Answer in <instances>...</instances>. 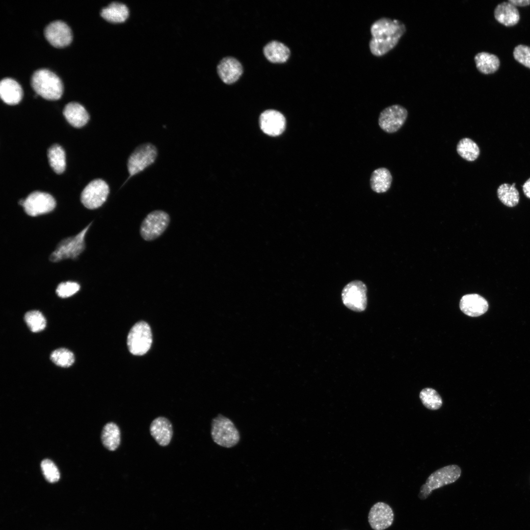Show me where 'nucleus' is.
Returning <instances> with one entry per match:
<instances>
[{
    "label": "nucleus",
    "mask_w": 530,
    "mask_h": 530,
    "mask_svg": "<svg viewBox=\"0 0 530 530\" xmlns=\"http://www.w3.org/2000/svg\"><path fill=\"white\" fill-rule=\"evenodd\" d=\"M406 29L405 24L398 20L382 17L376 20L370 28L371 53L376 56L387 53L397 45Z\"/></svg>",
    "instance_id": "f257e3e1"
},
{
    "label": "nucleus",
    "mask_w": 530,
    "mask_h": 530,
    "mask_svg": "<svg viewBox=\"0 0 530 530\" xmlns=\"http://www.w3.org/2000/svg\"><path fill=\"white\" fill-rule=\"evenodd\" d=\"M32 87L36 94L48 100H56L63 93V85L60 78L47 69H40L33 74Z\"/></svg>",
    "instance_id": "f03ea898"
},
{
    "label": "nucleus",
    "mask_w": 530,
    "mask_h": 530,
    "mask_svg": "<svg viewBox=\"0 0 530 530\" xmlns=\"http://www.w3.org/2000/svg\"><path fill=\"white\" fill-rule=\"evenodd\" d=\"M461 474V468L453 464L442 467L431 474L423 484L418 494L421 500L427 499L434 490L456 481Z\"/></svg>",
    "instance_id": "7ed1b4c3"
},
{
    "label": "nucleus",
    "mask_w": 530,
    "mask_h": 530,
    "mask_svg": "<svg viewBox=\"0 0 530 530\" xmlns=\"http://www.w3.org/2000/svg\"><path fill=\"white\" fill-rule=\"evenodd\" d=\"M211 435L216 444L225 448L235 446L240 439L239 432L233 422L221 414L212 421Z\"/></svg>",
    "instance_id": "20e7f679"
},
{
    "label": "nucleus",
    "mask_w": 530,
    "mask_h": 530,
    "mask_svg": "<svg viewBox=\"0 0 530 530\" xmlns=\"http://www.w3.org/2000/svg\"><path fill=\"white\" fill-rule=\"evenodd\" d=\"M170 222V215L166 212L160 210L153 211L142 220L139 229L140 236L146 241H153L165 232Z\"/></svg>",
    "instance_id": "39448f33"
},
{
    "label": "nucleus",
    "mask_w": 530,
    "mask_h": 530,
    "mask_svg": "<svg viewBox=\"0 0 530 530\" xmlns=\"http://www.w3.org/2000/svg\"><path fill=\"white\" fill-rule=\"evenodd\" d=\"M152 342L151 328L147 323L139 321L131 329L127 337V345L130 352L141 356L150 349Z\"/></svg>",
    "instance_id": "423d86ee"
},
{
    "label": "nucleus",
    "mask_w": 530,
    "mask_h": 530,
    "mask_svg": "<svg viewBox=\"0 0 530 530\" xmlns=\"http://www.w3.org/2000/svg\"><path fill=\"white\" fill-rule=\"evenodd\" d=\"M90 224L76 236L62 240L51 254L50 259L56 262L71 258L75 259L83 251L85 248L84 238Z\"/></svg>",
    "instance_id": "0eeeda50"
},
{
    "label": "nucleus",
    "mask_w": 530,
    "mask_h": 530,
    "mask_svg": "<svg viewBox=\"0 0 530 530\" xmlns=\"http://www.w3.org/2000/svg\"><path fill=\"white\" fill-rule=\"evenodd\" d=\"M367 288L360 280H354L344 286L342 292L344 304L350 310L360 312L364 311L367 305Z\"/></svg>",
    "instance_id": "6e6552de"
},
{
    "label": "nucleus",
    "mask_w": 530,
    "mask_h": 530,
    "mask_svg": "<svg viewBox=\"0 0 530 530\" xmlns=\"http://www.w3.org/2000/svg\"><path fill=\"white\" fill-rule=\"evenodd\" d=\"M158 152L153 144L147 143L138 146L130 156L127 163L130 177L142 171L156 160Z\"/></svg>",
    "instance_id": "1a4fd4ad"
},
{
    "label": "nucleus",
    "mask_w": 530,
    "mask_h": 530,
    "mask_svg": "<svg viewBox=\"0 0 530 530\" xmlns=\"http://www.w3.org/2000/svg\"><path fill=\"white\" fill-rule=\"evenodd\" d=\"M109 193L107 183L100 179L90 182L81 192L80 200L82 204L89 209L100 207L106 202Z\"/></svg>",
    "instance_id": "9d476101"
},
{
    "label": "nucleus",
    "mask_w": 530,
    "mask_h": 530,
    "mask_svg": "<svg viewBox=\"0 0 530 530\" xmlns=\"http://www.w3.org/2000/svg\"><path fill=\"white\" fill-rule=\"evenodd\" d=\"M408 116L407 109L399 105L389 106L382 110L378 117L380 128L387 133L397 132L404 124Z\"/></svg>",
    "instance_id": "9b49d317"
},
{
    "label": "nucleus",
    "mask_w": 530,
    "mask_h": 530,
    "mask_svg": "<svg viewBox=\"0 0 530 530\" xmlns=\"http://www.w3.org/2000/svg\"><path fill=\"white\" fill-rule=\"evenodd\" d=\"M55 205V201L51 195L36 191L27 196L22 206L28 215L36 216L52 211Z\"/></svg>",
    "instance_id": "f8f14e48"
},
{
    "label": "nucleus",
    "mask_w": 530,
    "mask_h": 530,
    "mask_svg": "<svg viewBox=\"0 0 530 530\" xmlns=\"http://www.w3.org/2000/svg\"><path fill=\"white\" fill-rule=\"evenodd\" d=\"M44 34L48 42L56 48L67 46L72 40V33L70 27L60 20L50 23L45 28Z\"/></svg>",
    "instance_id": "ddd939ff"
},
{
    "label": "nucleus",
    "mask_w": 530,
    "mask_h": 530,
    "mask_svg": "<svg viewBox=\"0 0 530 530\" xmlns=\"http://www.w3.org/2000/svg\"><path fill=\"white\" fill-rule=\"evenodd\" d=\"M394 518L391 506L384 502L375 503L370 509L368 521L374 530H384L393 524Z\"/></svg>",
    "instance_id": "4468645a"
},
{
    "label": "nucleus",
    "mask_w": 530,
    "mask_h": 530,
    "mask_svg": "<svg viewBox=\"0 0 530 530\" xmlns=\"http://www.w3.org/2000/svg\"><path fill=\"white\" fill-rule=\"evenodd\" d=\"M260 125L264 133L275 136L281 134L285 131L286 121L280 112L274 109H268L261 114Z\"/></svg>",
    "instance_id": "2eb2a0df"
},
{
    "label": "nucleus",
    "mask_w": 530,
    "mask_h": 530,
    "mask_svg": "<svg viewBox=\"0 0 530 530\" xmlns=\"http://www.w3.org/2000/svg\"><path fill=\"white\" fill-rule=\"evenodd\" d=\"M217 72L222 81L229 84L238 80L242 73L243 68L237 59L232 56H226L218 64Z\"/></svg>",
    "instance_id": "dca6fc26"
},
{
    "label": "nucleus",
    "mask_w": 530,
    "mask_h": 530,
    "mask_svg": "<svg viewBox=\"0 0 530 530\" xmlns=\"http://www.w3.org/2000/svg\"><path fill=\"white\" fill-rule=\"evenodd\" d=\"M460 309L465 315L472 317L480 316L486 312L488 304L486 300L478 294H468L460 301Z\"/></svg>",
    "instance_id": "f3484780"
},
{
    "label": "nucleus",
    "mask_w": 530,
    "mask_h": 530,
    "mask_svg": "<svg viewBox=\"0 0 530 530\" xmlns=\"http://www.w3.org/2000/svg\"><path fill=\"white\" fill-rule=\"evenodd\" d=\"M150 431L157 443L163 447L170 443L173 436L172 424L167 418L163 417H158L152 421Z\"/></svg>",
    "instance_id": "a211bd4d"
},
{
    "label": "nucleus",
    "mask_w": 530,
    "mask_h": 530,
    "mask_svg": "<svg viewBox=\"0 0 530 530\" xmlns=\"http://www.w3.org/2000/svg\"><path fill=\"white\" fill-rule=\"evenodd\" d=\"M23 90L15 80L6 78L0 82V96L1 100L9 105L18 104L23 97Z\"/></svg>",
    "instance_id": "6ab92c4d"
},
{
    "label": "nucleus",
    "mask_w": 530,
    "mask_h": 530,
    "mask_svg": "<svg viewBox=\"0 0 530 530\" xmlns=\"http://www.w3.org/2000/svg\"><path fill=\"white\" fill-rule=\"evenodd\" d=\"M63 113L67 121L72 126L77 128L84 126L89 119L85 108L77 102L67 104L64 108Z\"/></svg>",
    "instance_id": "aec40b11"
},
{
    "label": "nucleus",
    "mask_w": 530,
    "mask_h": 530,
    "mask_svg": "<svg viewBox=\"0 0 530 530\" xmlns=\"http://www.w3.org/2000/svg\"><path fill=\"white\" fill-rule=\"evenodd\" d=\"M494 17L498 22L506 26L515 25L520 19L516 7L509 1L502 2L496 7Z\"/></svg>",
    "instance_id": "412c9836"
},
{
    "label": "nucleus",
    "mask_w": 530,
    "mask_h": 530,
    "mask_svg": "<svg viewBox=\"0 0 530 530\" xmlns=\"http://www.w3.org/2000/svg\"><path fill=\"white\" fill-rule=\"evenodd\" d=\"M266 58L272 62H284L290 55V50L284 43L276 40L268 42L264 47Z\"/></svg>",
    "instance_id": "4be33fe9"
},
{
    "label": "nucleus",
    "mask_w": 530,
    "mask_h": 530,
    "mask_svg": "<svg viewBox=\"0 0 530 530\" xmlns=\"http://www.w3.org/2000/svg\"><path fill=\"white\" fill-rule=\"evenodd\" d=\"M392 182V175L390 171L385 167L374 170L370 180L371 189L378 193L386 192L390 188Z\"/></svg>",
    "instance_id": "5701e85b"
},
{
    "label": "nucleus",
    "mask_w": 530,
    "mask_h": 530,
    "mask_svg": "<svg viewBox=\"0 0 530 530\" xmlns=\"http://www.w3.org/2000/svg\"><path fill=\"white\" fill-rule=\"evenodd\" d=\"M474 59L477 68L484 74L494 73L500 66L499 58L496 55L487 52H482L477 53Z\"/></svg>",
    "instance_id": "b1692460"
},
{
    "label": "nucleus",
    "mask_w": 530,
    "mask_h": 530,
    "mask_svg": "<svg viewBox=\"0 0 530 530\" xmlns=\"http://www.w3.org/2000/svg\"><path fill=\"white\" fill-rule=\"evenodd\" d=\"M101 439L106 449L110 451L115 450L121 442L120 430L118 426L113 422L105 424L102 430Z\"/></svg>",
    "instance_id": "393cba45"
},
{
    "label": "nucleus",
    "mask_w": 530,
    "mask_h": 530,
    "mask_svg": "<svg viewBox=\"0 0 530 530\" xmlns=\"http://www.w3.org/2000/svg\"><path fill=\"white\" fill-rule=\"evenodd\" d=\"M101 15L109 22H122L128 17L129 9L125 4L114 1L103 8Z\"/></svg>",
    "instance_id": "a878e982"
},
{
    "label": "nucleus",
    "mask_w": 530,
    "mask_h": 530,
    "mask_svg": "<svg viewBox=\"0 0 530 530\" xmlns=\"http://www.w3.org/2000/svg\"><path fill=\"white\" fill-rule=\"evenodd\" d=\"M48 157L51 167L57 174L62 173L66 167V157L63 149L58 144H54L48 150Z\"/></svg>",
    "instance_id": "bb28decb"
},
{
    "label": "nucleus",
    "mask_w": 530,
    "mask_h": 530,
    "mask_svg": "<svg viewBox=\"0 0 530 530\" xmlns=\"http://www.w3.org/2000/svg\"><path fill=\"white\" fill-rule=\"evenodd\" d=\"M458 155L464 159L473 161L479 155V148L477 144L471 139L465 137L459 140L456 146Z\"/></svg>",
    "instance_id": "cd10ccee"
},
{
    "label": "nucleus",
    "mask_w": 530,
    "mask_h": 530,
    "mask_svg": "<svg viewBox=\"0 0 530 530\" xmlns=\"http://www.w3.org/2000/svg\"><path fill=\"white\" fill-rule=\"evenodd\" d=\"M515 186V183L511 185L503 184L497 189L499 199L504 205L508 207L516 206L519 201V193Z\"/></svg>",
    "instance_id": "c85d7f7f"
},
{
    "label": "nucleus",
    "mask_w": 530,
    "mask_h": 530,
    "mask_svg": "<svg viewBox=\"0 0 530 530\" xmlns=\"http://www.w3.org/2000/svg\"><path fill=\"white\" fill-rule=\"evenodd\" d=\"M419 397L423 405L431 410H438L443 404L440 395L435 390L431 388H425L422 390Z\"/></svg>",
    "instance_id": "c756f323"
},
{
    "label": "nucleus",
    "mask_w": 530,
    "mask_h": 530,
    "mask_svg": "<svg viewBox=\"0 0 530 530\" xmlns=\"http://www.w3.org/2000/svg\"><path fill=\"white\" fill-rule=\"evenodd\" d=\"M24 319L29 329L34 333L42 331L46 326L44 316L37 310L27 312L25 315Z\"/></svg>",
    "instance_id": "7c9ffc66"
},
{
    "label": "nucleus",
    "mask_w": 530,
    "mask_h": 530,
    "mask_svg": "<svg viewBox=\"0 0 530 530\" xmlns=\"http://www.w3.org/2000/svg\"><path fill=\"white\" fill-rule=\"evenodd\" d=\"M50 358L55 365L63 368L70 367L75 361L73 353L65 348H60L53 351L51 354Z\"/></svg>",
    "instance_id": "2f4dec72"
},
{
    "label": "nucleus",
    "mask_w": 530,
    "mask_h": 530,
    "mask_svg": "<svg viewBox=\"0 0 530 530\" xmlns=\"http://www.w3.org/2000/svg\"><path fill=\"white\" fill-rule=\"evenodd\" d=\"M41 468L45 479L51 483L57 482L60 473L55 464L50 459H45L41 462Z\"/></svg>",
    "instance_id": "473e14b6"
},
{
    "label": "nucleus",
    "mask_w": 530,
    "mask_h": 530,
    "mask_svg": "<svg viewBox=\"0 0 530 530\" xmlns=\"http://www.w3.org/2000/svg\"><path fill=\"white\" fill-rule=\"evenodd\" d=\"M80 289V285L76 282L71 281L62 282L58 285L56 289V293L60 297L66 298L75 294Z\"/></svg>",
    "instance_id": "72a5a7b5"
},
{
    "label": "nucleus",
    "mask_w": 530,
    "mask_h": 530,
    "mask_svg": "<svg viewBox=\"0 0 530 530\" xmlns=\"http://www.w3.org/2000/svg\"><path fill=\"white\" fill-rule=\"evenodd\" d=\"M516 60L530 69V47L524 45L517 46L513 51Z\"/></svg>",
    "instance_id": "f704fd0d"
},
{
    "label": "nucleus",
    "mask_w": 530,
    "mask_h": 530,
    "mask_svg": "<svg viewBox=\"0 0 530 530\" xmlns=\"http://www.w3.org/2000/svg\"><path fill=\"white\" fill-rule=\"evenodd\" d=\"M510 3L515 6H526L530 5V0H509Z\"/></svg>",
    "instance_id": "c9c22d12"
},
{
    "label": "nucleus",
    "mask_w": 530,
    "mask_h": 530,
    "mask_svg": "<svg viewBox=\"0 0 530 530\" xmlns=\"http://www.w3.org/2000/svg\"><path fill=\"white\" fill-rule=\"evenodd\" d=\"M523 190L525 195L530 198V178H529L523 186Z\"/></svg>",
    "instance_id": "e433bc0d"
}]
</instances>
